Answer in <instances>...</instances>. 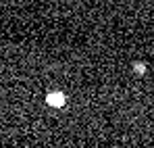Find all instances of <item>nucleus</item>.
<instances>
[{"label": "nucleus", "mask_w": 154, "mask_h": 148, "mask_svg": "<svg viewBox=\"0 0 154 148\" xmlns=\"http://www.w3.org/2000/svg\"><path fill=\"white\" fill-rule=\"evenodd\" d=\"M46 100H48V104H52V106H63V104H65V94L52 92V94L46 96Z\"/></svg>", "instance_id": "1"}]
</instances>
